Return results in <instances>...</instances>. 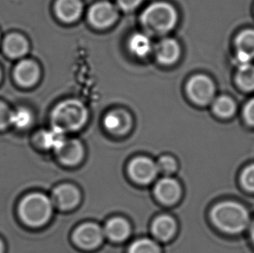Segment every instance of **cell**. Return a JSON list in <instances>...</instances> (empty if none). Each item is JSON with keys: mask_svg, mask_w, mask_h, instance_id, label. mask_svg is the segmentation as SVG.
Wrapping results in <instances>:
<instances>
[{"mask_svg": "<svg viewBox=\"0 0 254 253\" xmlns=\"http://www.w3.org/2000/svg\"><path fill=\"white\" fill-rule=\"evenodd\" d=\"M244 117L248 124L254 126V98L245 108Z\"/></svg>", "mask_w": 254, "mask_h": 253, "instance_id": "f546056e", "label": "cell"}, {"mask_svg": "<svg viewBox=\"0 0 254 253\" xmlns=\"http://www.w3.org/2000/svg\"><path fill=\"white\" fill-rule=\"evenodd\" d=\"M5 252V245L3 240L0 238V253H4Z\"/></svg>", "mask_w": 254, "mask_h": 253, "instance_id": "4dcf8cb0", "label": "cell"}, {"mask_svg": "<svg viewBox=\"0 0 254 253\" xmlns=\"http://www.w3.org/2000/svg\"><path fill=\"white\" fill-rule=\"evenodd\" d=\"M52 203L62 211H68L79 204L80 192L72 185L59 186L52 192Z\"/></svg>", "mask_w": 254, "mask_h": 253, "instance_id": "8fae6325", "label": "cell"}, {"mask_svg": "<svg viewBox=\"0 0 254 253\" xmlns=\"http://www.w3.org/2000/svg\"><path fill=\"white\" fill-rule=\"evenodd\" d=\"M236 46L239 52V59L241 64L248 63L250 59L254 58V31L246 30L238 36Z\"/></svg>", "mask_w": 254, "mask_h": 253, "instance_id": "d6986e66", "label": "cell"}, {"mask_svg": "<svg viewBox=\"0 0 254 253\" xmlns=\"http://www.w3.org/2000/svg\"><path fill=\"white\" fill-rule=\"evenodd\" d=\"M128 253H161V250L155 241L148 239H141L131 245Z\"/></svg>", "mask_w": 254, "mask_h": 253, "instance_id": "d4e9b609", "label": "cell"}, {"mask_svg": "<svg viewBox=\"0 0 254 253\" xmlns=\"http://www.w3.org/2000/svg\"><path fill=\"white\" fill-rule=\"evenodd\" d=\"M155 54L160 63L174 64L181 57V46L175 39L164 38L155 46Z\"/></svg>", "mask_w": 254, "mask_h": 253, "instance_id": "9a60e30c", "label": "cell"}, {"mask_svg": "<svg viewBox=\"0 0 254 253\" xmlns=\"http://www.w3.org/2000/svg\"><path fill=\"white\" fill-rule=\"evenodd\" d=\"M210 215L215 226L230 234L244 232L250 224L249 212L237 202H220L212 209Z\"/></svg>", "mask_w": 254, "mask_h": 253, "instance_id": "6da1fadb", "label": "cell"}, {"mask_svg": "<svg viewBox=\"0 0 254 253\" xmlns=\"http://www.w3.org/2000/svg\"><path fill=\"white\" fill-rule=\"evenodd\" d=\"M41 71L38 63L32 59H21L13 68V79L17 85L30 89L34 87L40 78Z\"/></svg>", "mask_w": 254, "mask_h": 253, "instance_id": "8992f818", "label": "cell"}, {"mask_svg": "<svg viewBox=\"0 0 254 253\" xmlns=\"http://www.w3.org/2000/svg\"><path fill=\"white\" fill-rule=\"evenodd\" d=\"M131 179L141 185H147L155 181L159 174L156 163L147 157H137L128 165Z\"/></svg>", "mask_w": 254, "mask_h": 253, "instance_id": "ba28073f", "label": "cell"}, {"mask_svg": "<svg viewBox=\"0 0 254 253\" xmlns=\"http://www.w3.org/2000/svg\"><path fill=\"white\" fill-rule=\"evenodd\" d=\"M117 8L109 2H99L90 7L88 11V20L91 25L98 29L110 27L117 21Z\"/></svg>", "mask_w": 254, "mask_h": 253, "instance_id": "9c48e42d", "label": "cell"}, {"mask_svg": "<svg viewBox=\"0 0 254 253\" xmlns=\"http://www.w3.org/2000/svg\"><path fill=\"white\" fill-rule=\"evenodd\" d=\"M104 232L95 223H85L76 228L73 240L77 247L85 250H92L99 247L104 238Z\"/></svg>", "mask_w": 254, "mask_h": 253, "instance_id": "52a82bcc", "label": "cell"}, {"mask_svg": "<svg viewBox=\"0 0 254 253\" xmlns=\"http://www.w3.org/2000/svg\"><path fill=\"white\" fill-rule=\"evenodd\" d=\"M103 232L114 242H123L130 235V226L125 219L114 218L107 222Z\"/></svg>", "mask_w": 254, "mask_h": 253, "instance_id": "e0dca14e", "label": "cell"}, {"mask_svg": "<svg viewBox=\"0 0 254 253\" xmlns=\"http://www.w3.org/2000/svg\"><path fill=\"white\" fill-rule=\"evenodd\" d=\"M177 18V12L170 3L156 2L143 10L140 21L146 32L160 36L173 30Z\"/></svg>", "mask_w": 254, "mask_h": 253, "instance_id": "277c9868", "label": "cell"}, {"mask_svg": "<svg viewBox=\"0 0 254 253\" xmlns=\"http://www.w3.org/2000/svg\"><path fill=\"white\" fill-rule=\"evenodd\" d=\"M127 45L131 53L141 59L149 55L153 48L150 38L143 33L132 35L127 42Z\"/></svg>", "mask_w": 254, "mask_h": 253, "instance_id": "44dd1931", "label": "cell"}, {"mask_svg": "<svg viewBox=\"0 0 254 253\" xmlns=\"http://www.w3.org/2000/svg\"><path fill=\"white\" fill-rule=\"evenodd\" d=\"M55 152L60 162L65 166L79 164L84 155L83 145L75 139L64 140Z\"/></svg>", "mask_w": 254, "mask_h": 253, "instance_id": "4fadbf2b", "label": "cell"}, {"mask_svg": "<svg viewBox=\"0 0 254 253\" xmlns=\"http://www.w3.org/2000/svg\"><path fill=\"white\" fill-rule=\"evenodd\" d=\"M213 110L215 115L222 118H227L234 115L236 110V104L234 100L228 96H220L214 100Z\"/></svg>", "mask_w": 254, "mask_h": 253, "instance_id": "603a6c76", "label": "cell"}, {"mask_svg": "<svg viewBox=\"0 0 254 253\" xmlns=\"http://www.w3.org/2000/svg\"><path fill=\"white\" fill-rule=\"evenodd\" d=\"M2 80H3V70H2V68L0 67V83L2 82Z\"/></svg>", "mask_w": 254, "mask_h": 253, "instance_id": "d6a6232c", "label": "cell"}, {"mask_svg": "<svg viewBox=\"0 0 254 253\" xmlns=\"http://www.w3.org/2000/svg\"><path fill=\"white\" fill-rule=\"evenodd\" d=\"M143 0H117V5L125 11L136 9Z\"/></svg>", "mask_w": 254, "mask_h": 253, "instance_id": "f1b7e54d", "label": "cell"}, {"mask_svg": "<svg viewBox=\"0 0 254 253\" xmlns=\"http://www.w3.org/2000/svg\"><path fill=\"white\" fill-rule=\"evenodd\" d=\"M215 88L213 81L205 75H196L187 83V93L193 103L206 105L213 100Z\"/></svg>", "mask_w": 254, "mask_h": 253, "instance_id": "5b68a950", "label": "cell"}, {"mask_svg": "<svg viewBox=\"0 0 254 253\" xmlns=\"http://www.w3.org/2000/svg\"><path fill=\"white\" fill-rule=\"evenodd\" d=\"M1 44H2V38H1V33H0V46H1Z\"/></svg>", "mask_w": 254, "mask_h": 253, "instance_id": "836d02e7", "label": "cell"}, {"mask_svg": "<svg viewBox=\"0 0 254 253\" xmlns=\"http://www.w3.org/2000/svg\"><path fill=\"white\" fill-rule=\"evenodd\" d=\"M88 119V111L83 103L75 99L59 103L52 110L51 122L52 127L64 133L81 129Z\"/></svg>", "mask_w": 254, "mask_h": 253, "instance_id": "3957f363", "label": "cell"}, {"mask_svg": "<svg viewBox=\"0 0 254 253\" xmlns=\"http://www.w3.org/2000/svg\"><path fill=\"white\" fill-rule=\"evenodd\" d=\"M53 203L51 198L41 192H31L21 199L17 213L25 226L38 228L45 226L51 219Z\"/></svg>", "mask_w": 254, "mask_h": 253, "instance_id": "7a4b0ae2", "label": "cell"}, {"mask_svg": "<svg viewBox=\"0 0 254 253\" xmlns=\"http://www.w3.org/2000/svg\"><path fill=\"white\" fill-rule=\"evenodd\" d=\"M103 125L110 133L121 135L130 129L132 119L124 110H112L104 117Z\"/></svg>", "mask_w": 254, "mask_h": 253, "instance_id": "5bb4252c", "label": "cell"}, {"mask_svg": "<svg viewBox=\"0 0 254 253\" xmlns=\"http://www.w3.org/2000/svg\"><path fill=\"white\" fill-rule=\"evenodd\" d=\"M176 232L175 219L168 215H162L156 218L152 225V233L154 236L162 242L171 240Z\"/></svg>", "mask_w": 254, "mask_h": 253, "instance_id": "ac0fdd59", "label": "cell"}, {"mask_svg": "<svg viewBox=\"0 0 254 253\" xmlns=\"http://www.w3.org/2000/svg\"><path fill=\"white\" fill-rule=\"evenodd\" d=\"M155 195L159 201L171 205L178 201L182 196V188L177 181L170 177L160 180L155 187Z\"/></svg>", "mask_w": 254, "mask_h": 253, "instance_id": "7c38bea8", "label": "cell"}, {"mask_svg": "<svg viewBox=\"0 0 254 253\" xmlns=\"http://www.w3.org/2000/svg\"><path fill=\"white\" fill-rule=\"evenodd\" d=\"M251 238L253 240V242L254 243V222L252 224L251 226Z\"/></svg>", "mask_w": 254, "mask_h": 253, "instance_id": "1f68e13d", "label": "cell"}, {"mask_svg": "<svg viewBox=\"0 0 254 253\" xmlns=\"http://www.w3.org/2000/svg\"><path fill=\"white\" fill-rule=\"evenodd\" d=\"M65 133L59 129L52 127V129L42 131L36 137V142L38 146L45 149H53L56 151L62 145L65 138Z\"/></svg>", "mask_w": 254, "mask_h": 253, "instance_id": "ffe728a7", "label": "cell"}, {"mask_svg": "<svg viewBox=\"0 0 254 253\" xmlns=\"http://www.w3.org/2000/svg\"><path fill=\"white\" fill-rule=\"evenodd\" d=\"M237 82L245 90L254 89V65L245 63L240 66L237 75Z\"/></svg>", "mask_w": 254, "mask_h": 253, "instance_id": "cb8c5ba5", "label": "cell"}, {"mask_svg": "<svg viewBox=\"0 0 254 253\" xmlns=\"http://www.w3.org/2000/svg\"><path fill=\"white\" fill-rule=\"evenodd\" d=\"M241 183L248 191L254 192V164L248 166L242 172Z\"/></svg>", "mask_w": 254, "mask_h": 253, "instance_id": "83f0119b", "label": "cell"}, {"mask_svg": "<svg viewBox=\"0 0 254 253\" xmlns=\"http://www.w3.org/2000/svg\"><path fill=\"white\" fill-rule=\"evenodd\" d=\"M12 110L6 103L0 100V131H4L10 125Z\"/></svg>", "mask_w": 254, "mask_h": 253, "instance_id": "4316f807", "label": "cell"}, {"mask_svg": "<svg viewBox=\"0 0 254 253\" xmlns=\"http://www.w3.org/2000/svg\"><path fill=\"white\" fill-rule=\"evenodd\" d=\"M159 173L162 175H170L177 169V163L171 156H162L156 163Z\"/></svg>", "mask_w": 254, "mask_h": 253, "instance_id": "484cf974", "label": "cell"}, {"mask_svg": "<svg viewBox=\"0 0 254 253\" xmlns=\"http://www.w3.org/2000/svg\"><path fill=\"white\" fill-rule=\"evenodd\" d=\"M56 15L64 23H73L83 13V3L80 0H57Z\"/></svg>", "mask_w": 254, "mask_h": 253, "instance_id": "2e32d148", "label": "cell"}, {"mask_svg": "<svg viewBox=\"0 0 254 253\" xmlns=\"http://www.w3.org/2000/svg\"><path fill=\"white\" fill-rule=\"evenodd\" d=\"M33 114L27 108L19 107L17 110H12L10 125L15 126L17 129H27L33 124Z\"/></svg>", "mask_w": 254, "mask_h": 253, "instance_id": "7402d4cb", "label": "cell"}, {"mask_svg": "<svg viewBox=\"0 0 254 253\" xmlns=\"http://www.w3.org/2000/svg\"><path fill=\"white\" fill-rule=\"evenodd\" d=\"M1 48L4 56L11 60H21L27 55L30 44L19 32H10L2 39Z\"/></svg>", "mask_w": 254, "mask_h": 253, "instance_id": "30bf717a", "label": "cell"}]
</instances>
